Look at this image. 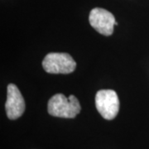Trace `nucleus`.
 I'll list each match as a JSON object with an SVG mask.
<instances>
[{"mask_svg": "<svg viewBox=\"0 0 149 149\" xmlns=\"http://www.w3.org/2000/svg\"><path fill=\"white\" fill-rule=\"evenodd\" d=\"M48 113L52 116L65 118H73L80 112L78 99L73 95L66 97L62 94H56L48 101Z\"/></svg>", "mask_w": 149, "mask_h": 149, "instance_id": "f257e3e1", "label": "nucleus"}, {"mask_svg": "<svg viewBox=\"0 0 149 149\" xmlns=\"http://www.w3.org/2000/svg\"><path fill=\"white\" fill-rule=\"evenodd\" d=\"M43 69L50 74H70L76 67V62L67 53L52 52L42 61Z\"/></svg>", "mask_w": 149, "mask_h": 149, "instance_id": "f03ea898", "label": "nucleus"}, {"mask_svg": "<svg viewBox=\"0 0 149 149\" xmlns=\"http://www.w3.org/2000/svg\"><path fill=\"white\" fill-rule=\"evenodd\" d=\"M95 106L105 119L112 120L119 110V100L117 93L113 90H101L96 93Z\"/></svg>", "mask_w": 149, "mask_h": 149, "instance_id": "7ed1b4c3", "label": "nucleus"}, {"mask_svg": "<svg viewBox=\"0 0 149 149\" xmlns=\"http://www.w3.org/2000/svg\"><path fill=\"white\" fill-rule=\"evenodd\" d=\"M92 27L104 36H110L113 32V26L116 24L114 16L104 8H95L92 9L89 16Z\"/></svg>", "mask_w": 149, "mask_h": 149, "instance_id": "20e7f679", "label": "nucleus"}, {"mask_svg": "<svg viewBox=\"0 0 149 149\" xmlns=\"http://www.w3.org/2000/svg\"><path fill=\"white\" fill-rule=\"evenodd\" d=\"M7 116L9 119L21 117L25 110V102L18 88L13 84L8 85V95L5 104Z\"/></svg>", "mask_w": 149, "mask_h": 149, "instance_id": "39448f33", "label": "nucleus"}]
</instances>
